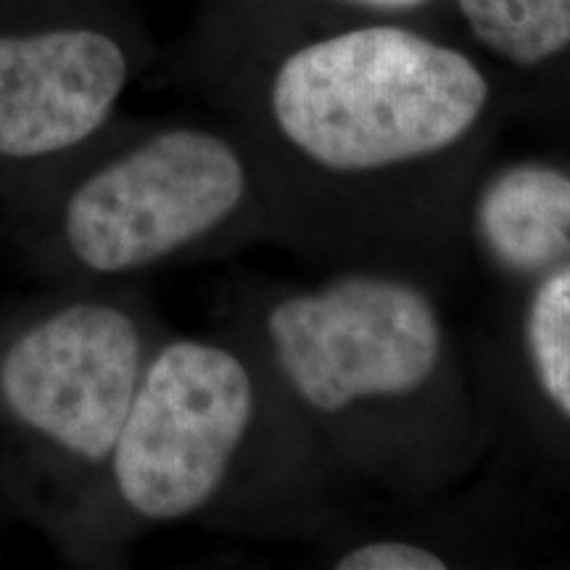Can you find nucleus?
Listing matches in <instances>:
<instances>
[{
	"instance_id": "f257e3e1",
	"label": "nucleus",
	"mask_w": 570,
	"mask_h": 570,
	"mask_svg": "<svg viewBox=\"0 0 570 570\" xmlns=\"http://www.w3.org/2000/svg\"><path fill=\"white\" fill-rule=\"evenodd\" d=\"M497 117L494 69L439 21L259 0L227 125L259 169L275 244L428 275L462 244Z\"/></svg>"
},
{
	"instance_id": "f03ea898",
	"label": "nucleus",
	"mask_w": 570,
	"mask_h": 570,
	"mask_svg": "<svg viewBox=\"0 0 570 570\" xmlns=\"http://www.w3.org/2000/svg\"><path fill=\"white\" fill-rule=\"evenodd\" d=\"M227 327L352 489L439 497L487 452L489 412L428 275L331 267L315 283L252 291Z\"/></svg>"
},
{
	"instance_id": "7ed1b4c3",
	"label": "nucleus",
	"mask_w": 570,
	"mask_h": 570,
	"mask_svg": "<svg viewBox=\"0 0 570 570\" xmlns=\"http://www.w3.org/2000/svg\"><path fill=\"white\" fill-rule=\"evenodd\" d=\"M352 491L238 333H164L67 550L104 558L135 533L180 523L315 537Z\"/></svg>"
},
{
	"instance_id": "20e7f679",
	"label": "nucleus",
	"mask_w": 570,
	"mask_h": 570,
	"mask_svg": "<svg viewBox=\"0 0 570 570\" xmlns=\"http://www.w3.org/2000/svg\"><path fill=\"white\" fill-rule=\"evenodd\" d=\"M3 217L27 265L63 288L130 285L275 240L246 142L212 122L109 127L6 202Z\"/></svg>"
},
{
	"instance_id": "39448f33",
	"label": "nucleus",
	"mask_w": 570,
	"mask_h": 570,
	"mask_svg": "<svg viewBox=\"0 0 570 570\" xmlns=\"http://www.w3.org/2000/svg\"><path fill=\"white\" fill-rule=\"evenodd\" d=\"M164 338L127 285L63 288L0 336V468L19 512L69 547Z\"/></svg>"
},
{
	"instance_id": "423d86ee",
	"label": "nucleus",
	"mask_w": 570,
	"mask_h": 570,
	"mask_svg": "<svg viewBox=\"0 0 570 570\" xmlns=\"http://www.w3.org/2000/svg\"><path fill=\"white\" fill-rule=\"evenodd\" d=\"M132 75L109 27L0 32V206L101 138Z\"/></svg>"
},
{
	"instance_id": "0eeeda50",
	"label": "nucleus",
	"mask_w": 570,
	"mask_h": 570,
	"mask_svg": "<svg viewBox=\"0 0 570 570\" xmlns=\"http://www.w3.org/2000/svg\"><path fill=\"white\" fill-rule=\"evenodd\" d=\"M462 244L520 285L570 267V169L544 159L483 164L465 198Z\"/></svg>"
},
{
	"instance_id": "6e6552de",
	"label": "nucleus",
	"mask_w": 570,
	"mask_h": 570,
	"mask_svg": "<svg viewBox=\"0 0 570 570\" xmlns=\"http://www.w3.org/2000/svg\"><path fill=\"white\" fill-rule=\"evenodd\" d=\"M439 24L499 71L531 75L570 53V0H446Z\"/></svg>"
},
{
	"instance_id": "1a4fd4ad",
	"label": "nucleus",
	"mask_w": 570,
	"mask_h": 570,
	"mask_svg": "<svg viewBox=\"0 0 570 570\" xmlns=\"http://www.w3.org/2000/svg\"><path fill=\"white\" fill-rule=\"evenodd\" d=\"M518 333L533 386L570 423V267L525 283Z\"/></svg>"
},
{
	"instance_id": "9d476101",
	"label": "nucleus",
	"mask_w": 570,
	"mask_h": 570,
	"mask_svg": "<svg viewBox=\"0 0 570 570\" xmlns=\"http://www.w3.org/2000/svg\"><path fill=\"white\" fill-rule=\"evenodd\" d=\"M458 558L449 539L383 531L341 539L327 554L325 566L338 570H446L460 566Z\"/></svg>"
},
{
	"instance_id": "9b49d317",
	"label": "nucleus",
	"mask_w": 570,
	"mask_h": 570,
	"mask_svg": "<svg viewBox=\"0 0 570 570\" xmlns=\"http://www.w3.org/2000/svg\"><path fill=\"white\" fill-rule=\"evenodd\" d=\"M291 9L356 19L439 21L446 0H277Z\"/></svg>"
}]
</instances>
